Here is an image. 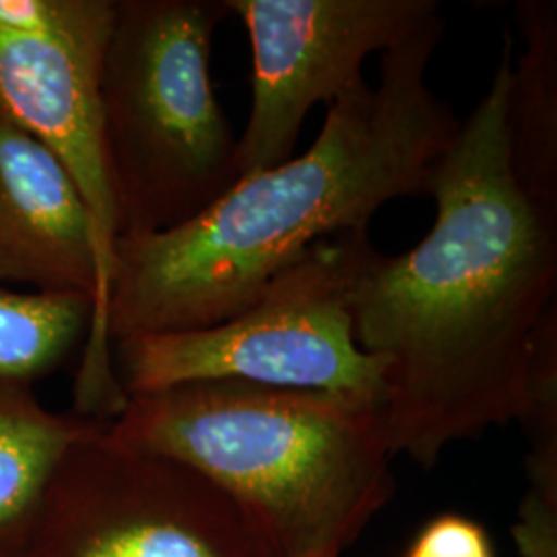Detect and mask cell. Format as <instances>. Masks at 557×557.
<instances>
[{
	"mask_svg": "<svg viewBox=\"0 0 557 557\" xmlns=\"http://www.w3.org/2000/svg\"><path fill=\"white\" fill-rule=\"evenodd\" d=\"M403 557H496V552L475 518L446 512L419 529Z\"/></svg>",
	"mask_w": 557,
	"mask_h": 557,
	"instance_id": "5bb4252c",
	"label": "cell"
},
{
	"mask_svg": "<svg viewBox=\"0 0 557 557\" xmlns=\"http://www.w3.org/2000/svg\"><path fill=\"white\" fill-rule=\"evenodd\" d=\"M524 50L512 60L506 91V143L512 176L557 221V2L518 0Z\"/></svg>",
	"mask_w": 557,
	"mask_h": 557,
	"instance_id": "30bf717a",
	"label": "cell"
},
{
	"mask_svg": "<svg viewBox=\"0 0 557 557\" xmlns=\"http://www.w3.org/2000/svg\"><path fill=\"white\" fill-rule=\"evenodd\" d=\"M252 50V103L238 137L239 178L294 158L317 103H333L440 13L436 0H225Z\"/></svg>",
	"mask_w": 557,
	"mask_h": 557,
	"instance_id": "ba28073f",
	"label": "cell"
},
{
	"mask_svg": "<svg viewBox=\"0 0 557 557\" xmlns=\"http://www.w3.org/2000/svg\"><path fill=\"white\" fill-rule=\"evenodd\" d=\"M103 421L50 411L34 388L0 391V557H20L69 450Z\"/></svg>",
	"mask_w": 557,
	"mask_h": 557,
	"instance_id": "8fae6325",
	"label": "cell"
},
{
	"mask_svg": "<svg viewBox=\"0 0 557 557\" xmlns=\"http://www.w3.org/2000/svg\"><path fill=\"white\" fill-rule=\"evenodd\" d=\"M225 0H114L101 119L120 238L176 230L239 180L238 137L211 83Z\"/></svg>",
	"mask_w": 557,
	"mask_h": 557,
	"instance_id": "277c9868",
	"label": "cell"
},
{
	"mask_svg": "<svg viewBox=\"0 0 557 557\" xmlns=\"http://www.w3.org/2000/svg\"><path fill=\"white\" fill-rule=\"evenodd\" d=\"M529 487L512 537L520 557H557V425L524 430Z\"/></svg>",
	"mask_w": 557,
	"mask_h": 557,
	"instance_id": "4fadbf2b",
	"label": "cell"
},
{
	"mask_svg": "<svg viewBox=\"0 0 557 557\" xmlns=\"http://www.w3.org/2000/svg\"><path fill=\"white\" fill-rule=\"evenodd\" d=\"M20 557H285L238 499L100 432L75 444Z\"/></svg>",
	"mask_w": 557,
	"mask_h": 557,
	"instance_id": "52a82bcc",
	"label": "cell"
},
{
	"mask_svg": "<svg viewBox=\"0 0 557 557\" xmlns=\"http://www.w3.org/2000/svg\"><path fill=\"white\" fill-rule=\"evenodd\" d=\"M444 32L436 13L380 54L379 81L329 103L301 158L242 176L176 230L119 238L106 308L112 347L225 322L320 239L368 230L391 200L423 197L462 124L428 85Z\"/></svg>",
	"mask_w": 557,
	"mask_h": 557,
	"instance_id": "7a4b0ae2",
	"label": "cell"
},
{
	"mask_svg": "<svg viewBox=\"0 0 557 557\" xmlns=\"http://www.w3.org/2000/svg\"><path fill=\"white\" fill-rule=\"evenodd\" d=\"M515 40L428 182L430 234L398 257L374 248L351 292L359 347L388 361L384 416L397 455L442 453L529 407L539 329L557 308V221L512 176L506 91Z\"/></svg>",
	"mask_w": 557,
	"mask_h": 557,
	"instance_id": "6da1fadb",
	"label": "cell"
},
{
	"mask_svg": "<svg viewBox=\"0 0 557 557\" xmlns=\"http://www.w3.org/2000/svg\"><path fill=\"white\" fill-rule=\"evenodd\" d=\"M106 436L220 485L285 557H338L391 502L382 405L234 380L128 395Z\"/></svg>",
	"mask_w": 557,
	"mask_h": 557,
	"instance_id": "3957f363",
	"label": "cell"
},
{
	"mask_svg": "<svg viewBox=\"0 0 557 557\" xmlns=\"http://www.w3.org/2000/svg\"><path fill=\"white\" fill-rule=\"evenodd\" d=\"M0 283L98 301L94 227L57 158L0 101Z\"/></svg>",
	"mask_w": 557,
	"mask_h": 557,
	"instance_id": "9c48e42d",
	"label": "cell"
},
{
	"mask_svg": "<svg viewBox=\"0 0 557 557\" xmlns=\"http://www.w3.org/2000/svg\"><path fill=\"white\" fill-rule=\"evenodd\" d=\"M94 299L77 292H32L0 283V391L34 388L83 349Z\"/></svg>",
	"mask_w": 557,
	"mask_h": 557,
	"instance_id": "7c38bea8",
	"label": "cell"
},
{
	"mask_svg": "<svg viewBox=\"0 0 557 557\" xmlns=\"http://www.w3.org/2000/svg\"><path fill=\"white\" fill-rule=\"evenodd\" d=\"M372 250L368 230L320 239L236 317L197 331L120 341L112 356L126 397L234 380L384 407L388 361L359 347L349 310Z\"/></svg>",
	"mask_w": 557,
	"mask_h": 557,
	"instance_id": "5b68a950",
	"label": "cell"
},
{
	"mask_svg": "<svg viewBox=\"0 0 557 557\" xmlns=\"http://www.w3.org/2000/svg\"><path fill=\"white\" fill-rule=\"evenodd\" d=\"M114 0H0V101L75 184L94 227L98 301L75 380V413L110 421L126 405L106 308L119 213L101 119V64Z\"/></svg>",
	"mask_w": 557,
	"mask_h": 557,
	"instance_id": "8992f818",
	"label": "cell"
}]
</instances>
